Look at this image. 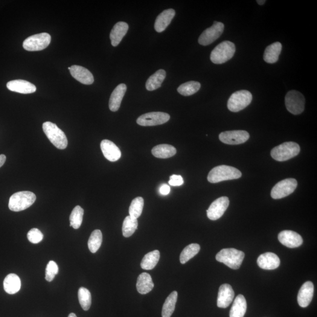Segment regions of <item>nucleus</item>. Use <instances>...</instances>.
I'll return each instance as SVG.
<instances>
[{"instance_id":"1","label":"nucleus","mask_w":317,"mask_h":317,"mask_svg":"<svg viewBox=\"0 0 317 317\" xmlns=\"http://www.w3.org/2000/svg\"><path fill=\"white\" fill-rule=\"evenodd\" d=\"M241 171L237 169L227 165H221L212 169L208 176V181L216 183L226 180L240 178Z\"/></svg>"},{"instance_id":"2","label":"nucleus","mask_w":317,"mask_h":317,"mask_svg":"<svg viewBox=\"0 0 317 317\" xmlns=\"http://www.w3.org/2000/svg\"><path fill=\"white\" fill-rule=\"evenodd\" d=\"M43 132L52 144L59 149H64L68 145L67 138L62 130L56 124L51 122L43 124Z\"/></svg>"},{"instance_id":"3","label":"nucleus","mask_w":317,"mask_h":317,"mask_svg":"<svg viewBox=\"0 0 317 317\" xmlns=\"http://www.w3.org/2000/svg\"><path fill=\"white\" fill-rule=\"evenodd\" d=\"M245 256L244 252L235 249H224L217 253V261L223 263L230 268L237 270L240 268Z\"/></svg>"},{"instance_id":"4","label":"nucleus","mask_w":317,"mask_h":317,"mask_svg":"<svg viewBox=\"0 0 317 317\" xmlns=\"http://www.w3.org/2000/svg\"><path fill=\"white\" fill-rule=\"evenodd\" d=\"M36 196L28 191H19L10 197L8 207L13 211H20L30 207L36 202Z\"/></svg>"},{"instance_id":"5","label":"nucleus","mask_w":317,"mask_h":317,"mask_svg":"<svg viewBox=\"0 0 317 317\" xmlns=\"http://www.w3.org/2000/svg\"><path fill=\"white\" fill-rule=\"evenodd\" d=\"M235 52L234 43L225 41L215 47L211 54V60L215 64H222L233 57Z\"/></svg>"},{"instance_id":"6","label":"nucleus","mask_w":317,"mask_h":317,"mask_svg":"<svg viewBox=\"0 0 317 317\" xmlns=\"http://www.w3.org/2000/svg\"><path fill=\"white\" fill-rule=\"evenodd\" d=\"M300 152L298 144L293 142H285L272 150L271 156L275 161L284 162L297 156Z\"/></svg>"},{"instance_id":"7","label":"nucleus","mask_w":317,"mask_h":317,"mask_svg":"<svg viewBox=\"0 0 317 317\" xmlns=\"http://www.w3.org/2000/svg\"><path fill=\"white\" fill-rule=\"evenodd\" d=\"M252 99V94L246 90L235 92L229 99L228 109L232 112H239L249 106Z\"/></svg>"},{"instance_id":"8","label":"nucleus","mask_w":317,"mask_h":317,"mask_svg":"<svg viewBox=\"0 0 317 317\" xmlns=\"http://www.w3.org/2000/svg\"><path fill=\"white\" fill-rule=\"evenodd\" d=\"M305 100L304 95L297 91H290L285 97V104L288 111L293 115H299L303 112Z\"/></svg>"},{"instance_id":"9","label":"nucleus","mask_w":317,"mask_h":317,"mask_svg":"<svg viewBox=\"0 0 317 317\" xmlns=\"http://www.w3.org/2000/svg\"><path fill=\"white\" fill-rule=\"evenodd\" d=\"M51 40V36L48 33L33 35L24 40L23 48L28 51H42L48 47Z\"/></svg>"},{"instance_id":"10","label":"nucleus","mask_w":317,"mask_h":317,"mask_svg":"<svg viewBox=\"0 0 317 317\" xmlns=\"http://www.w3.org/2000/svg\"><path fill=\"white\" fill-rule=\"evenodd\" d=\"M297 187V181L289 178L281 180L272 189L271 196L274 199L284 198L293 193Z\"/></svg>"},{"instance_id":"11","label":"nucleus","mask_w":317,"mask_h":317,"mask_svg":"<svg viewBox=\"0 0 317 317\" xmlns=\"http://www.w3.org/2000/svg\"><path fill=\"white\" fill-rule=\"evenodd\" d=\"M170 115L162 112L145 113L138 118L137 124L142 127H152L167 123L169 121Z\"/></svg>"},{"instance_id":"12","label":"nucleus","mask_w":317,"mask_h":317,"mask_svg":"<svg viewBox=\"0 0 317 317\" xmlns=\"http://www.w3.org/2000/svg\"><path fill=\"white\" fill-rule=\"evenodd\" d=\"M224 28L225 25L222 22L214 21L211 27L206 29L200 35L198 40L199 43L203 46L211 44L222 36Z\"/></svg>"},{"instance_id":"13","label":"nucleus","mask_w":317,"mask_h":317,"mask_svg":"<svg viewBox=\"0 0 317 317\" xmlns=\"http://www.w3.org/2000/svg\"><path fill=\"white\" fill-rule=\"evenodd\" d=\"M250 135L246 130H231L220 133V141L228 145H239L249 140Z\"/></svg>"},{"instance_id":"14","label":"nucleus","mask_w":317,"mask_h":317,"mask_svg":"<svg viewBox=\"0 0 317 317\" xmlns=\"http://www.w3.org/2000/svg\"><path fill=\"white\" fill-rule=\"evenodd\" d=\"M229 199L228 197H219L211 203L207 211L209 219L217 220L222 217L229 206Z\"/></svg>"},{"instance_id":"15","label":"nucleus","mask_w":317,"mask_h":317,"mask_svg":"<svg viewBox=\"0 0 317 317\" xmlns=\"http://www.w3.org/2000/svg\"><path fill=\"white\" fill-rule=\"evenodd\" d=\"M279 241L289 248H296L301 246L303 240L300 235L292 231H284L278 235Z\"/></svg>"},{"instance_id":"16","label":"nucleus","mask_w":317,"mask_h":317,"mask_svg":"<svg viewBox=\"0 0 317 317\" xmlns=\"http://www.w3.org/2000/svg\"><path fill=\"white\" fill-rule=\"evenodd\" d=\"M68 69L72 77L81 84L91 85L94 83V76L88 69L79 65H72Z\"/></svg>"},{"instance_id":"17","label":"nucleus","mask_w":317,"mask_h":317,"mask_svg":"<svg viewBox=\"0 0 317 317\" xmlns=\"http://www.w3.org/2000/svg\"><path fill=\"white\" fill-rule=\"evenodd\" d=\"M234 297V292L231 285L224 284L219 288L217 296V307L226 308L232 303Z\"/></svg>"},{"instance_id":"18","label":"nucleus","mask_w":317,"mask_h":317,"mask_svg":"<svg viewBox=\"0 0 317 317\" xmlns=\"http://www.w3.org/2000/svg\"><path fill=\"white\" fill-rule=\"evenodd\" d=\"M7 87L11 91L20 93V94H32L36 91V86L28 81L17 80L9 81Z\"/></svg>"},{"instance_id":"19","label":"nucleus","mask_w":317,"mask_h":317,"mask_svg":"<svg viewBox=\"0 0 317 317\" xmlns=\"http://www.w3.org/2000/svg\"><path fill=\"white\" fill-rule=\"evenodd\" d=\"M314 292V287L312 282H305L298 294L297 301L299 306L302 308L308 307L312 301Z\"/></svg>"},{"instance_id":"20","label":"nucleus","mask_w":317,"mask_h":317,"mask_svg":"<svg viewBox=\"0 0 317 317\" xmlns=\"http://www.w3.org/2000/svg\"><path fill=\"white\" fill-rule=\"evenodd\" d=\"M101 148L105 158L110 162L118 161L121 157V152L119 148L112 141L105 139L101 142Z\"/></svg>"},{"instance_id":"21","label":"nucleus","mask_w":317,"mask_h":317,"mask_svg":"<svg viewBox=\"0 0 317 317\" xmlns=\"http://www.w3.org/2000/svg\"><path fill=\"white\" fill-rule=\"evenodd\" d=\"M257 264L264 270H275L280 266V260L275 253L268 252L258 257Z\"/></svg>"},{"instance_id":"22","label":"nucleus","mask_w":317,"mask_h":317,"mask_svg":"<svg viewBox=\"0 0 317 317\" xmlns=\"http://www.w3.org/2000/svg\"><path fill=\"white\" fill-rule=\"evenodd\" d=\"M127 86L124 84H119L113 90L109 99V107L112 112H116L121 106L122 100L126 93Z\"/></svg>"},{"instance_id":"23","label":"nucleus","mask_w":317,"mask_h":317,"mask_svg":"<svg viewBox=\"0 0 317 317\" xmlns=\"http://www.w3.org/2000/svg\"><path fill=\"white\" fill-rule=\"evenodd\" d=\"M176 12L173 9L166 10L157 17L155 23V29L158 33L164 31L170 24L175 16Z\"/></svg>"},{"instance_id":"24","label":"nucleus","mask_w":317,"mask_h":317,"mask_svg":"<svg viewBox=\"0 0 317 317\" xmlns=\"http://www.w3.org/2000/svg\"><path fill=\"white\" fill-rule=\"evenodd\" d=\"M129 30V25L125 22H118L113 26L110 34V39L113 46H117Z\"/></svg>"},{"instance_id":"25","label":"nucleus","mask_w":317,"mask_h":317,"mask_svg":"<svg viewBox=\"0 0 317 317\" xmlns=\"http://www.w3.org/2000/svg\"><path fill=\"white\" fill-rule=\"evenodd\" d=\"M153 287L154 284L150 275L143 273L139 275L136 283V289L139 293L141 295H146L150 292Z\"/></svg>"},{"instance_id":"26","label":"nucleus","mask_w":317,"mask_h":317,"mask_svg":"<svg viewBox=\"0 0 317 317\" xmlns=\"http://www.w3.org/2000/svg\"><path fill=\"white\" fill-rule=\"evenodd\" d=\"M281 50L282 45L280 42H276L272 43L266 48L264 54V60L269 63L277 62Z\"/></svg>"},{"instance_id":"27","label":"nucleus","mask_w":317,"mask_h":317,"mask_svg":"<svg viewBox=\"0 0 317 317\" xmlns=\"http://www.w3.org/2000/svg\"><path fill=\"white\" fill-rule=\"evenodd\" d=\"M247 310V302L243 295L236 296L230 311V317H244Z\"/></svg>"},{"instance_id":"28","label":"nucleus","mask_w":317,"mask_h":317,"mask_svg":"<svg viewBox=\"0 0 317 317\" xmlns=\"http://www.w3.org/2000/svg\"><path fill=\"white\" fill-rule=\"evenodd\" d=\"M4 289L9 295H14L18 293L21 289V280L18 275L10 274L7 275L4 280Z\"/></svg>"},{"instance_id":"29","label":"nucleus","mask_w":317,"mask_h":317,"mask_svg":"<svg viewBox=\"0 0 317 317\" xmlns=\"http://www.w3.org/2000/svg\"><path fill=\"white\" fill-rule=\"evenodd\" d=\"M167 76V72L164 69H159L148 78L146 83L148 91H152L160 88Z\"/></svg>"},{"instance_id":"30","label":"nucleus","mask_w":317,"mask_h":317,"mask_svg":"<svg viewBox=\"0 0 317 317\" xmlns=\"http://www.w3.org/2000/svg\"><path fill=\"white\" fill-rule=\"evenodd\" d=\"M176 148L171 145L161 144L157 145L152 150V155L157 158L167 159L176 155Z\"/></svg>"},{"instance_id":"31","label":"nucleus","mask_w":317,"mask_h":317,"mask_svg":"<svg viewBox=\"0 0 317 317\" xmlns=\"http://www.w3.org/2000/svg\"><path fill=\"white\" fill-rule=\"evenodd\" d=\"M160 259V252L159 250L147 253L141 261V266L144 270H152L155 268Z\"/></svg>"},{"instance_id":"32","label":"nucleus","mask_w":317,"mask_h":317,"mask_svg":"<svg viewBox=\"0 0 317 317\" xmlns=\"http://www.w3.org/2000/svg\"><path fill=\"white\" fill-rule=\"evenodd\" d=\"M177 292L174 291L166 299L165 303L163 305L162 316V317H170L172 315L177 299Z\"/></svg>"},{"instance_id":"33","label":"nucleus","mask_w":317,"mask_h":317,"mask_svg":"<svg viewBox=\"0 0 317 317\" xmlns=\"http://www.w3.org/2000/svg\"><path fill=\"white\" fill-rule=\"evenodd\" d=\"M200 87H201V84L199 82L189 81V82L185 83L180 85L179 88H177V92L183 96L188 97V96L196 94V92L199 91Z\"/></svg>"},{"instance_id":"34","label":"nucleus","mask_w":317,"mask_h":317,"mask_svg":"<svg viewBox=\"0 0 317 317\" xmlns=\"http://www.w3.org/2000/svg\"><path fill=\"white\" fill-rule=\"evenodd\" d=\"M200 250V246L198 244L192 243L186 247L180 254V261L182 264L187 263L189 260L195 256Z\"/></svg>"},{"instance_id":"35","label":"nucleus","mask_w":317,"mask_h":317,"mask_svg":"<svg viewBox=\"0 0 317 317\" xmlns=\"http://www.w3.org/2000/svg\"><path fill=\"white\" fill-rule=\"evenodd\" d=\"M138 222L137 219H135L130 216L126 217L124 219L122 226V233L125 237H129L132 235L137 229Z\"/></svg>"},{"instance_id":"36","label":"nucleus","mask_w":317,"mask_h":317,"mask_svg":"<svg viewBox=\"0 0 317 317\" xmlns=\"http://www.w3.org/2000/svg\"><path fill=\"white\" fill-rule=\"evenodd\" d=\"M103 243V234L100 230H95L93 232L88 240V248L92 253H95L100 248Z\"/></svg>"},{"instance_id":"37","label":"nucleus","mask_w":317,"mask_h":317,"mask_svg":"<svg viewBox=\"0 0 317 317\" xmlns=\"http://www.w3.org/2000/svg\"><path fill=\"white\" fill-rule=\"evenodd\" d=\"M84 211L80 206H77L71 212L69 221L70 226L75 229H79L83 223Z\"/></svg>"},{"instance_id":"38","label":"nucleus","mask_w":317,"mask_h":317,"mask_svg":"<svg viewBox=\"0 0 317 317\" xmlns=\"http://www.w3.org/2000/svg\"><path fill=\"white\" fill-rule=\"evenodd\" d=\"M144 206V200L142 197L133 199L129 207V216L135 219L141 216Z\"/></svg>"},{"instance_id":"39","label":"nucleus","mask_w":317,"mask_h":317,"mask_svg":"<svg viewBox=\"0 0 317 317\" xmlns=\"http://www.w3.org/2000/svg\"><path fill=\"white\" fill-rule=\"evenodd\" d=\"M78 299L83 309L88 311L92 303L91 295L89 291L85 288L81 287L78 290Z\"/></svg>"},{"instance_id":"40","label":"nucleus","mask_w":317,"mask_h":317,"mask_svg":"<svg viewBox=\"0 0 317 317\" xmlns=\"http://www.w3.org/2000/svg\"><path fill=\"white\" fill-rule=\"evenodd\" d=\"M59 269L56 263L54 261H50L46 266L45 270V279L46 281L51 282L54 280L55 275H56Z\"/></svg>"},{"instance_id":"41","label":"nucleus","mask_w":317,"mask_h":317,"mask_svg":"<svg viewBox=\"0 0 317 317\" xmlns=\"http://www.w3.org/2000/svg\"><path fill=\"white\" fill-rule=\"evenodd\" d=\"M43 234L40 230L36 228L32 229L28 232L27 237L29 241L33 244H37L43 239Z\"/></svg>"},{"instance_id":"42","label":"nucleus","mask_w":317,"mask_h":317,"mask_svg":"<svg viewBox=\"0 0 317 317\" xmlns=\"http://www.w3.org/2000/svg\"><path fill=\"white\" fill-rule=\"evenodd\" d=\"M184 183L183 177L180 175H176V174H173L170 177L169 184L172 186H180Z\"/></svg>"},{"instance_id":"43","label":"nucleus","mask_w":317,"mask_h":317,"mask_svg":"<svg viewBox=\"0 0 317 317\" xmlns=\"http://www.w3.org/2000/svg\"><path fill=\"white\" fill-rule=\"evenodd\" d=\"M170 191V186H169L167 184L162 185L161 186V188H159V193H161L162 195H168V194H169Z\"/></svg>"},{"instance_id":"44","label":"nucleus","mask_w":317,"mask_h":317,"mask_svg":"<svg viewBox=\"0 0 317 317\" xmlns=\"http://www.w3.org/2000/svg\"><path fill=\"white\" fill-rule=\"evenodd\" d=\"M6 161V156L4 155H0V168L2 167Z\"/></svg>"},{"instance_id":"45","label":"nucleus","mask_w":317,"mask_h":317,"mask_svg":"<svg viewBox=\"0 0 317 317\" xmlns=\"http://www.w3.org/2000/svg\"><path fill=\"white\" fill-rule=\"evenodd\" d=\"M266 2V1H265V0H264V1H263V0H257V2L258 4H259V5H263V4H265Z\"/></svg>"},{"instance_id":"46","label":"nucleus","mask_w":317,"mask_h":317,"mask_svg":"<svg viewBox=\"0 0 317 317\" xmlns=\"http://www.w3.org/2000/svg\"><path fill=\"white\" fill-rule=\"evenodd\" d=\"M68 317H77L76 315L74 313H71L69 314Z\"/></svg>"}]
</instances>
